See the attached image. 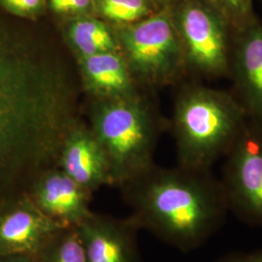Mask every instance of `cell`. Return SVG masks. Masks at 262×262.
Masks as SVG:
<instances>
[{"instance_id": "6", "label": "cell", "mask_w": 262, "mask_h": 262, "mask_svg": "<svg viewBox=\"0 0 262 262\" xmlns=\"http://www.w3.org/2000/svg\"><path fill=\"white\" fill-rule=\"evenodd\" d=\"M221 180L229 213L262 227V127L247 120L225 155Z\"/></svg>"}, {"instance_id": "9", "label": "cell", "mask_w": 262, "mask_h": 262, "mask_svg": "<svg viewBox=\"0 0 262 262\" xmlns=\"http://www.w3.org/2000/svg\"><path fill=\"white\" fill-rule=\"evenodd\" d=\"M76 227L85 262H142L138 245L141 228L131 215L117 219L92 212Z\"/></svg>"}, {"instance_id": "10", "label": "cell", "mask_w": 262, "mask_h": 262, "mask_svg": "<svg viewBox=\"0 0 262 262\" xmlns=\"http://www.w3.org/2000/svg\"><path fill=\"white\" fill-rule=\"evenodd\" d=\"M34 204L62 226H78L93 212L91 192L57 166L39 173L27 192Z\"/></svg>"}, {"instance_id": "1", "label": "cell", "mask_w": 262, "mask_h": 262, "mask_svg": "<svg viewBox=\"0 0 262 262\" xmlns=\"http://www.w3.org/2000/svg\"><path fill=\"white\" fill-rule=\"evenodd\" d=\"M131 216L183 253L202 247L225 225L229 208L212 169H161L154 164L123 185Z\"/></svg>"}, {"instance_id": "15", "label": "cell", "mask_w": 262, "mask_h": 262, "mask_svg": "<svg viewBox=\"0 0 262 262\" xmlns=\"http://www.w3.org/2000/svg\"><path fill=\"white\" fill-rule=\"evenodd\" d=\"M104 17L125 26L137 23L161 9L154 0H96Z\"/></svg>"}, {"instance_id": "14", "label": "cell", "mask_w": 262, "mask_h": 262, "mask_svg": "<svg viewBox=\"0 0 262 262\" xmlns=\"http://www.w3.org/2000/svg\"><path fill=\"white\" fill-rule=\"evenodd\" d=\"M37 262H85L84 248L76 226L61 228L35 256Z\"/></svg>"}, {"instance_id": "12", "label": "cell", "mask_w": 262, "mask_h": 262, "mask_svg": "<svg viewBox=\"0 0 262 262\" xmlns=\"http://www.w3.org/2000/svg\"><path fill=\"white\" fill-rule=\"evenodd\" d=\"M83 69L91 88L99 94L123 97L137 95L130 68L118 52L83 57Z\"/></svg>"}, {"instance_id": "20", "label": "cell", "mask_w": 262, "mask_h": 262, "mask_svg": "<svg viewBox=\"0 0 262 262\" xmlns=\"http://www.w3.org/2000/svg\"><path fill=\"white\" fill-rule=\"evenodd\" d=\"M0 262H37L35 257L29 255H0Z\"/></svg>"}, {"instance_id": "17", "label": "cell", "mask_w": 262, "mask_h": 262, "mask_svg": "<svg viewBox=\"0 0 262 262\" xmlns=\"http://www.w3.org/2000/svg\"><path fill=\"white\" fill-rule=\"evenodd\" d=\"M52 9L59 14H75L88 9L92 0H50Z\"/></svg>"}, {"instance_id": "18", "label": "cell", "mask_w": 262, "mask_h": 262, "mask_svg": "<svg viewBox=\"0 0 262 262\" xmlns=\"http://www.w3.org/2000/svg\"><path fill=\"white\" fill-rule=\"evenodd\" d=\"M215 262H262V248L253 252L228 253Z\"/></svg>"}, {"instance_id": "19", "label": "cell", "mask_w": 262, "mask_h": 262, "mask_svg": "<svg viewBox=\"0 0 262 262\" xmlns=\"http://www.w3.org/2000/svg\"><path fill=\"white\" fill-rule=\"evenodd\" d=\"M44 0H2L12 11L18 13H31L40 8Z\"/></svg>"}, {"instance_id": "13", "label": "cell", "mask_w": 262, "mask_h": 262, "mask_svg": "<svg viewBox=\"0 0 262 262\" xmlns=\"http://www.w3.org/2000/svg\"><path fill=\"white\" fill-rule=\"evenodd\" d=\"M69 36L83 57L117 52L119 49L109 28L102 21L92 18L76 20L70 28Z\"/></svg>"}, {"instance_id": "5", "label": "cell", "mask_w": 262, "mask_h": 262, "mask_svg": "<svg viewBox=\"0 0 262 262\" xmlns=\"http://www.w3.org/2000/svg\"><path fill=\"white\" fill-rule=\"evenodd\" d=\"M122 49L132 75L149 86L187 77L183 47L168 7L122 29Z\"/></svg>"}, {"instance_id": "11", "label": "cell", "mask_w": 262, "mask_h": 262, "mask_svg": "<svg viewBox=\"0 0 262 262\" xmlns=\"http://www.w3.org/2000/svg\"><path fill=\"white\" fill-rule=\"evenodd\" d=\"M57 167L91 193L103 185H112L109 161L94 133L72 131L62 145Z\"/></svg>"}, {"instance_id": "2", "label": "cell", "mask_w": 262, "mask_h": 262, "mask_svg": "<svg viewBox=\"0 0 262 262\" xmlns=\"http://www.w3.org/2000/svg\"><path fill=\"white\" fill-rule=\"evenodd\" d=\"M180 90L173 122L179 165L212 169L233 145L247 116L230 90L192 80Z\"/></svg>"}, {"instance_id": "8", "label": "cell", "mask_w": 262, "mask_h": 262, "mask_svg": "<svg viewBox=\"0 0 262 262\" xmlns=\"http://www.w3.org/2000/svg\"><path fill=\"white\" fill-rule=\"evenodd\" d=\"M63 227L45 215L27 192L7 197L0 203V255L35 257Z\"/></svg>"}, {"instance_id": "22", "label": "cell", "mask_w": 262, "mask_h": 262, "mask_svg": "<svg viewBox=\"0 0 262 262\" xmlns=\"http://www.w3.org/2000/svg\"><path fill=\"white\" fill-rule=\"evenodd\" d=\"M260 1V4H261V7H262V0H259Z\"/></svg>"}, {"instance_id": "3", "label": "cell", "mask_w": 262, "mask_h": 262, "mask_svg": "<svg viewBox=\"0 0 262 262\" xmlns=\"http://www.w3.org/2000/svg\"><path fill=\"white\" fill-rule=\"evenodd\" d=\"M161 122L138 94L122 97L101 109L94 135L110 165L112 185H124L150 167Z\"/></svg>"}, {"instance_id": "4", "label": "cell", "mask_w": 262, "mask_h": 262, "mask_svg": "<svg viewBox=\"0 0 262 262\" xmlns=\"http://www.w3.org/2000/svg\"><path fill=\"white\" fill-rule=\"evenodd\" d=\"M168 8L189 80L227 79L234 33L230 23L208 0H181Z\"/></svg>"}, {"instance_id": "7", "label": "cell", "mask_w": 262, "mask_h": 262, "mask_svg": "<svg viewBox=\"0 0 262 262\" xmlns=\"http://www.w3.org/2000/svg\"><path fill=\"white\" fill-rule=\"evenodd\" d=\"M227 79L247 119L262 127V19L258 16L234 28Z\"/></svg>"}, {"instance_id": "21", "label": "cell", "mask_w": 262, "mask_h": 262, "mask_svg": "<svg viewBox=\"0 0 262 262\" xmlns=\"http://www.w3.org/2000/svg\"><path fill=\"white\" fill-rule=\"evenodd\" d=\"M160 8H164V7H169L175 3H177L181 0H154Z\"/></svg>"}, {"instance_id": "16", "label": "cell", "mask_w": 262, "mask_h": 262, "mask_svg": "<svg viewBox=\"0 0 262 262\" xmlns=\"http://www.w3.org/2000/svg\"><path fill=\"white\" fill-rule=\"evenodd\" d=\"M219 10L234 28H241L257 15L253 0H208Z\"/></svg>"}]
</instances>
